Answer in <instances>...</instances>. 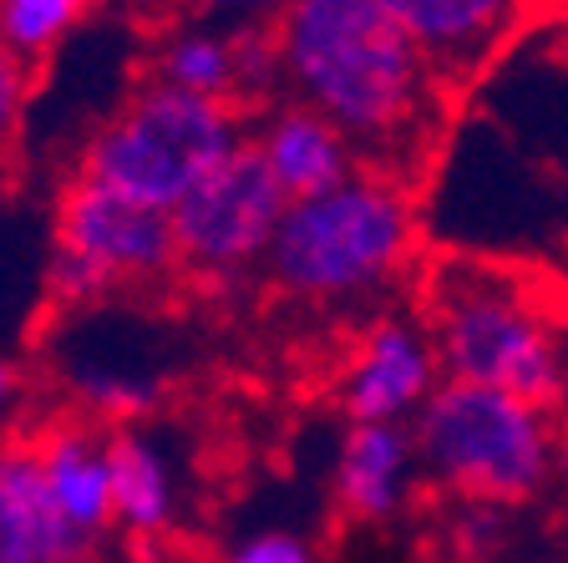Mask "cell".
I'll return each mask as SVG.
<instances>
[{"mask_svg": "<svg viewBox=\"0 0 568 563\" xmlns=\"http://www.w3.org/2000/svg\"><path fill=\"white\" fill-rule=\"evenodd\" d=\"M87 539L67 513L41 468L36 436L0 442V563H82Z\"/></svg>", "mask_w": 568, "mask_h": 563, "instance_id": "obj_8", "label": "cell"}, {"mask_svg": "<svg viewBox=\"0 0 568 563\" xmlns=\"http://www.w3.org/2000/svg\"><path fill=\"white\" fill-rule=\"evenodd\" d=\"M16 396V371L6 361H0V411H6V401Z\"/></svg>", "mask_w": 568, "mask_h": 563, "instance_id": "obj_21", "label": "cell"}, {"mask_svg": "<svg viewBox=\"0 0 568 563\" xmlns=\"http://www.w3.org/2000/svg\"><path fill=\"white\" fill-rule=\"evenodd\" d=\"M21 97H26V61L21 51H11L0 41V138L11 132L16 112H21Z\"/></svg>", "mask_w": 568, "mask_h": 563, "instance_id": "obj_18", "label": "cell"}, {"mask_svg": "<svg viewBox=\"0 0 568 563\" xmlns=\"http://www.w3.org/2000/svg\"><path fill=\"white\" fill-rule=\"evenodd\" d=\"M412 436L432 487H442L452 503L497 507H523L548 493L568 446L554 406L447 375L416 411Z\"/></svg>", "mask_w": 568, "mask_h": 563, "instance_id": "obj_3", "label": "cell"}, {"mask_svg": "<svg viewBox=\"0 0 568 563\" xmlns=\"http://www.w3.org/2000/svg\"><path fill=\"white\" fill-rule=\"evenodd\" d=\"M203 6H219V11H229V6H239V11H248V6H264V0H203Z\"/></svg>", "mask_w": 568, "mask_h": 563, "instance_id": "obj_22", "label": "cell"}, {"mask_svg": "<svg viewBox=\"0 0 568 563\" xmlns=\"http://www.w3.org/2000/svg\"><path fill=\"white\" fill-rule=\"evenodd\" d=\"M260 148L290 199H315L325 188H341L345 178H355L351 173V153H355L351 138L305 102L274 112Z\"/></svg>", "mask_w": 568, "mask_h": 563, "instance_id": "obj_13", "label": "cell"}, {"mask_svg": "<svg viewBox=\"0 0 568 563\" xmlns=\"http://www.w3.org/2000/svg\"><path fill=\"white\" fill-rule=\"evenodd\" d=\"M239 142L244 138L234 102L153 82L92 138L82 173L173 213Z\"/></svg>", "mask_w": 568, "mask_h": 563, "instance_id": "obj_5", "label": "cell"}, {"mask_svg": "<svg viewBox=\"0 0 568 563\" xmlns=\"http://www.w3.org/2000/svg\"><path fill=\"white\" fill-rule=\"evenodd\" d=\"M82 563H87V559H82Z\"/></svg>", "mask_w": 568, "mask_h": 563, "instance_id": "obj_23", "label": "cell"}, {"mask_svg": "<svg viewBox=\"0 0 568 563\" xmlns=\"http://www.w3.org/2000/svg\"><path fill=\"white\" fill-rule=\"evenodd\" d=\"M416 462V436L402 422H355L341 446V468H335V497L351 517L381 523L402 507L406 477Z\"/></svg>", "mask_w": 568, "mask_h": 563, "instance_id": "obj_11", "label": "cell"}, {"mask_svg": "<svg viewBox=\"0 0 568 563\" xmlns=\"http://www.w3.org/2000/svg\"><path fill=\"white\" fill-rule=\"evenodd\" d=\"M106 462H112V503L118 517L132 533H158L173 507V487H168V468L158 452L132 432L106 436Z\"/></svg>", "mask_w": 568, "mask_h": 563, "instance_id": "obj_14", "label": "cell"}, {"mask_svg": "<svg viewBox=\"0 0 568 563\" xmlns=\"http://www.w3.org/2000/svg\"><path fill=\"white\" fill-rule=\"evenodd\" d=\"M442 82H467L523 21L532 0H386Z\"/></svg>", "mask_w": 568, "mask_h": 563, "instance_id": "obj_10", "label": "cell"}, {"mask_svg": "<svg viewBox=\"0 0 568 563\" xmlns=\"http://www.w3.org/2000/svg\"><path fill=\"white\" fill-rule=\"evenodd\" d=\"M416 249V209L402 178L366 173L295 199L274 234L264 270L280 290L305 300H351L396 280Z\"/></svg>", "mask_w": 568, "mask_h": 563, "instance_id": "obj_4", "label": "cell"}, {"mask_svg": "<svg viewBox=\"0 0 568 563\" xmlns=\"http://www.w3.org/2000/svg\"><path fill=\"white\" fill-rule=\"evenodd\" d=\"M163 82L189 87L203 97H224L239 107V71H234V41H219V36H183L163 51L158 61Z\"/></svg>", "mask_w": 568, "mask_h": 563, "instance_id": "obj_15", "label": "cell"}, {"mask_svg": "<svg viewBox=\"0 0 568 563\" xmlns=\"http://www.w3.org/2000/svg\"><path fill=\"white\" fill-rule=\"evenodd\" d=\"M280 67L290 92L351 138L366 168L402 178L442 128V71L386 0H284Z\"/></svg>", "mask_w": 568, "mask_h": 563, "instance_id": "obj_1", "label": "cell"}, {"mask_svg": "<svg viewBox=\"0 0 568 563\" xmlns=\"http://www.w3.org/2000/svg\"><path fill=\"white\" fill-rule=\"evenodd\" d=\"M558 294V284L532 280L513 264H437L422 290V325L437 345L442 375L554 406Z\"/></svg>", "mask_w": 568, "mask_h": 563, "instance_id": "obj_2", "label": "cell"}, {"mask_svg": "<svg viewBox=\"0 0 568 563\" xmlns=\"http://www.w3.org/2000/svg\"><path fill=\"white\" fill-rule=\"evenodd\" d=\"M31 436H36V446H41V468H47V482H51V493H57L61 513H67L87 539H97V533L118 517L106 436H97L92 426H82V422H57Z\"/></svg>", "mask_w": 568, "mask_h": 563, "instance_id": "obj_12", "label": "cell"}, {"mask_svg": "<svg viewBox=\"0 0 568 563\" xmlns=\"http://www.w3.org/2000/svg\"><path fill=\"white\" fill-rule=\"evenodd\" d=\"M87 0H0V41L21 57L47 51Z\"/></svg>", "mask_w": 568, "mask_h": 563, "instance_id": "obj_16", "label": "cell"}, {"mask_svg": "<svg viewBox=\"0 0 568 563\" xmlns=\"http://www.w3.org/2000/svg\"><path fill=\"white\" fill-rule=\"evenodd\" d=\"M508 517H513V507L457 503V523H452L457 563H497V553H503V543H508Z\"/></svg>", "mask_w": 568, "mask_h": 563, "instance_id": "obj_17", "label": "cell"}, {"mask_svg": "<svg viewBox=\"0 0 568 563\" xmlns=\"http://www.w3.org/2000/svg\"><path fill=\"white\" fill-rule=\"evenodd\" d=\"M554 411L568 432V290L558 294V386H554Z\"/></svg>", "mask_w": 568, "mask_h": 563, "instance_id": "obj_20", "label": "cell"}, {"mask_svg": "<svg viewBox=\"0 0 568 563\" xmlns=\"http://www.w3.org/2000/svg\"><path fill=\"white\" fill-rule=\"evenodd\" d=\"M229 563H310V553H305V543L290 539V533H264V539L244 543Z\"/></svg>", "mask_w": 568, "mask_h": 563, "instance_id": "obj_19", "label": "cell"}, {"mask_svg": "<svg viewBox=\"0 0 568 563\" xmlns=\"http://www.w3.org/2000/svg\"><path fill=\"white\" fill-rule=\"evenodd\" d=\"M437 345L426 325L412 320H381L366 330L361 355L345 375V411L355 422H402L426 406L437 391Z\"/></svg>", "mask_w": 568, "mask_h": 563, "instance_id": "obj_9", "label": "cell"}, {"mask_svg": "<svg viewBox=\"0 0 568 563\" xmlns=\"http://www.w3.org/2000/svg\"><path fill=\"white\" fill-rule=\"evenodd\" d=\"M290 203L295 199L274 178L260 142H239L234 153L173 209L183 270L224 280V274L260 264L270 254L274 234H280Z\"/></svg>", "mask_w": 568, "mask_h": 563, "instance_id": "obj_7", "label": "cell"}, {"mask_svg": "<svg viewBox=\"0 0 568 563\" xmlns=\"http://www.w3.org/2000/svg\"><path fill=\"white\" fill-rule=\"evenodd\" d=\"M178 264L183 259H178L173 213L128 199L77 168L57 209V259H51V284L67 300H92L112 284H153Z\"/></svg>", "mask_w": 568, "mask_h": 563, "instance_id": "obj_6", "label": "cell"}]
</instances>
